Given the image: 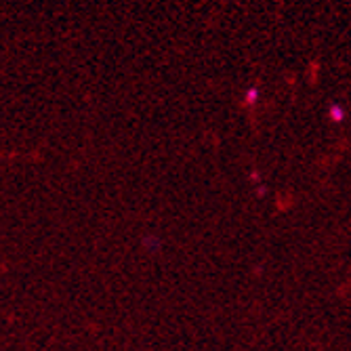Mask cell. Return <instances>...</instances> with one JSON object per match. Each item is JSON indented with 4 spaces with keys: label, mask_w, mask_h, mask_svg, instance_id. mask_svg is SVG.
<instances>
[{
    "label": "cell",
    "mask_w": 351,
    "mask_h": 351,
    "mask_svg": "<svg viewBox=\"0 0 351 351\" xmlns=\"http://www.w3.org/2000/svg\"><path fill=\"white\" fill-rule=\"evenodd\" d=\"M259 97H261V90L257 86H248V90L244 93V104L246 106H254V104L259 101Z\"/></svg>",
    "instance_id": "obj_1"
},
{
    "label": "cell",
    "mask_w": 351,
    "mask_h": 351,
    "mask_svg": "<svg viewBox=\"0 0 351 351\" xmlns=\"http://www.w3.org/2000/svg\"><path fill=\"white\" fill-rule=\"evenodd\" d=\"M328 116H330L332 122H343L345 120V108L341 104H332L328 108Z\"/></svg>",
    "instance_id": "obj_2"
}]
</instances>
